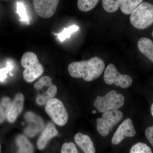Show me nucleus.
Listing matches in <instances>:
<instances>
[{
  "instance_id": "19",
  "label": "nucleus",
  "mask_w": 153,
  "mask_h": 153,
  "mask_svg": "<svg viewBox=\"0 0 153 153\" xmlns=\"http://www.w3.org/2000/svg\"><path fill=\"white\" fill-rule=\"evenodd\" d=\"M99 2L98 0H79L77 1V7L82 12H88L94 8Z\"/></svg>"
},
{
  "instance_id": "25",
  "label": "nucleus",
  "mask_w": 153,
  "mask_h": 153,
  "mask_svg": "<svg viewBox=\"0 0 153 153\" xmlns=\"http://www.w3.org/2000/svg\"><path fill=\"white\" fill-rule=\"evenodd\" d=\"M61 153H78L74 143H65L61 147Z\"/></svg>"
},
{
  "instance_id": "13",
  "label": "nucleus",
  "mask_w": 153,
  "mask_h": 153,
  "mask_svg": "<svg viewBox=\"0 0 153 153\" xmlns=\"http://www.w3.org/2000/svg\"><path fill=\"white\" fill-rule=\"evenodd\" d=\"M74 140L76 144L84 153H96L93 143L87 135L78 133L74 136Z\"/></svg>"
},
{
  "instance_id": "31",
  "label": "nucleus",
  "mask_w": 153,
  "mask_h": 153,
  "mask_svg": "<svg viewBox=\"0 0 153 153\" xmlns=\"http://www.w3.org/2000/svg\"><path fill=\"white\" fill-rule=\"evenodd\" d=\"M152 36H153V33H152Z\"/></svg>"
},
{
  "instance_id": "7",
  "label": "nucleus",
  "mask_w": 153,
  "mask_h": 153,
  "mask_svg": "<svg viewBox=\"0 0 153 153\" xmlns=\"http://www.w3.org/2000/svg\"><path fill=\"white\" fill-rule=\"evenodd\" d=\"M103 79L108 85L114 83L122 88H127L132 83L131 77L127 74H121L118 72L116 67L113 63H110L105 71Z\"/></svg>"
},
{
  "instance_id": "20",
  "label": "nucleus",
  "mask_w": 153,
  "mask_h": 153,
  "mask_svg": "<svg viewBox=\"0 0 153 153\" xmlns=\"http://www.w3.org/2000/svg\"><path fill=\"white\" fill-rule=\"evenodd\" d=\"M122 2V0H103L102 4L105 10L111 13L117 10Z\"/></svg>"
},
{
  "instance_id": "21",
  "label": "nucleus",
  "mask_w": 153,
  "mask_h": 153,
  "mask_svg": "<svg viewBox=\"0 0 153 153\" xmlns=\"http://www.w3.org/2000/svg\"><path fill=\"white\" fill-rule=\"evenodd\" d=\"M78 26L76 25H72L68 28H64L61 33H54L55 36H57L58 40L60 42L65 41L66 38H69L71 37V34L74 32H77L79 30Z\"/></svg>"
},
{
  "instance_id": "9",
  "label": "nucleus",
  "mask_w": 153,
  "mask_h": 153,
  "mask_svg": "<svg viewBox=\"0 0 153 153\" xmlns=\"http://www.w3.org/2000/svg\"><path fill=\"white\" fill-rule=\"evenodd\" d=\"M136 134L131 120L127 118L119 126L112 137L111 142L114 145L119 144L126 137H133Z\"/></svg>"
},
{
  "instance_id": "3",
  "label": "nucleus",
  "mask_w": 153,
  "mask_h": 153,
  "mask_svg": "<svg viewBox=\"0 0 153 153\" xmlns=\"http://www.w3.org/2000/svg\"><path fill=\"white\" fill-rule=\"evenodd\" d=\"M131 23L135 27L143 30L153 24V5L148 2H142L131 14Z\"/></svg>"
},
{
  "instance_id": "12",
  "label": "nucleus",
  "mask_w": 153,
  "mask_h": 153,
  "mask_svg": "<svg viewBox=\"0 0 153 153\" xmlns=\"http://www.w3.org/2000/svg\"><path fill=\"white\" fill-rule=\"evenodd\" d=\"M57 135L58 131L53 124L51 123L47 124L37 141V145L38 149L40 150L44 149L49 141Z\"/></svg>"
},
{
  "instance_id": "16",
  "label": "nucleus",
  "mask_w": 153,
  "mask_h": 153,
  "mask_svg": "<svg viewBox=\"0 0 153 153\" xmlns=\"http://www.w3.org/2000/svg\"><path fill=\"white\" fill-rule=\"evenodd\" d=\"M16 142L19 148L18 153H34L33 145L25 136L18 135L16 139Z\"/></svg>"
},
{
  "instance_id": "22",
  "label": "nucleus",
  "mask_w": 153,
  "mask_h": 153,
  "mask_svg": "<svg viewBox=\"0 0 153 153\" xmlns=\"http://www.w3.org/2000/svg\"><path fill=\"white\" fill-rule=\"evenodd\" d=\"M130 153H152L151 148L144 143H138L132 146Z\"/></svg>"
},
{
  "instance_id": "28",
  "label": "nucleus",
  "mask_w": 153,
  "mask_h": 153,
  "mask_svg": "<svg viewBox=\"0 0 153 153\" xmlns=\"http://www.w3.org/2000/svg\"><path fill=\"white\" fill-rule=\"evenodd\" d=\"M151 113H152V115L153 117V103L152 104V106L151 108Z\"/></svg>"
},
{
  "instance_id": "6",
  "label": "nucleus",
  "mask_w": 153,
  "mask_h": 153,
  "mask_svg": "<svg viewBox=\"0 0 153 153\" xmlns=\"http://www.w3.org/2000/svg\"><path fill=\"white\" fill-rule=\"evenodd\" d=\"M123 117V114L117 110L104 113L101 118L97 119V131L102 137H106L113 128L121 120Z\"/></svg>"
},
{
  "instance_id": "1",
  "label": "nucleus",
  "mask_w": 153,
  "mask_h": 153,
  "mask_svg": "<svg viewBox=\"0 0 153 153\" xmlns=\"http://www.w3.org/2000/svg\"><path fill=\"white\" fill-rule=\"evenodd\" d=\"M105 63L101 58L94 57L88 60L74 62L69 64L68 73L74 78H82L91 81L98 78L104 70Z\"/></svg>"
},
{
  "instance_id": "26",
  "label": "nucleus",
  "mask_w": 153,
  "mask_h": 153,
  "mask_svg": "<svg viewBox=\"0 0 153 153\" xmlns=\"http://www.w3.org/2000/svg\"><path fill=\"white\" fill-rule=\"evenodd\" d=\"M7 66L5 68L0 69V81L3 82L7 78V74L9 71H11L13 68V64L10 62H8Z\"/></svg>"
},
{
  "instance_id": "29",
  "label": "nucleus",
  "mask_w": 153,
  "mask_h": 153,
  "mask_svg": "<svg viewBox=\"0 0 153 153\" xmlns=\"http://www.w3.org/2000/svg\"><path fill=\"white\" fill-rule=\"evenodd\" d=\"M96 112V111L94 110L93 111H92V113H93V114L95 113Z\"/></svg>"
},
{
  "instance_id": "24",
  "label": "nucleus",
  "mask_w": 153,
  "mask_h": 153,
  "mask_svg": "<svg viewBox=\"0 0 153 153\" xmlns=\"http://www.w3.org/2000/svg\"><path fill=\"white\" fill-rule=\"evenodd\" d=\"M16 5L17 13L19 14V16L21 18V21L26 22L27 24H29V18L26 13V9L25 5L22 1H17Z\"/></svg>"
},
{
  "instance_id": "18",
  "label": "nucleus",
  "mask_w": 153,
  "mask_h": 153,
  "mask_svg": "<svg viewBox=\"0 0 153 153\" xmlns=\"http://www.w3.org/2000/svg\"><path fill=\"white\" fill-rule=\"evenodd\" d=\"M11 103V99L8 97H3L1 100L0 102V124L4 122L7 118Z\"/></svg>"
},
{
  "instance_id": "15",
  "label": "nucleus",
  "mask_w": 153,
  "mask_h": 153,
  "mask_svg": "<svg viewBox=\"0 0 153 153\" xmlns=\"http://www.w3.org/2000/svg\"><path fill=\"white\" fill-rule=\"evenodd\" d=\"M57 92V86L52 84L49 86L47 91L44 93L38 94L36 99V103L40 106L46 105L49 100L54 98Z\"/></svg>"
},
{
  "instance_id": "10",
  "label": "nucleus",
  "mask_w": 153,
  "mask_h": 153,
  "mask_svg": "<svg viewBox=\"0 0 153 153\" xmlns=\"http://www.w3.org/2000/svg\"><path fill=\"white\" fill-rule=\"evenodd\" d=\"M25 119L29 125L25 130V133L28 136L33 137L43 130L44 122L40 117L32 111H28L25 114Z\"/></svg>"
},
{
  "instance_id": "30",
  "label": "nucleus",
  "mask_w": 153,
  "mask_h": 153,
  "mask_svg": "<svg viewBox=\"0 0 153 153\" xmlns=\"http://www.w3.org/2000/svg\"><path fill=\"white\" fill-rule=\"evenodd\" d=\"M0 152H1V146H0Z\"/></svg>"
},
{
  "instance_id": "27",
  "label": "nucleus",
  "mask_w": 153,
  "mask_h": 153,
  "mask_svg": "<svg viewBox=\"0 0 153 153\" xmlns=\"http://www.w3.org/2000/svg\"><path fill=\"white\" fill-rule=\"evenodd\" d=\"M145 135L153 147V126L146 128L145 131Z\"/></svg>"
},
{
  "instance_id": "17",
  "label": "nucleus",
  "mask_w": 153,
  "mask_h": 153,
  "mask_svg": "<svg viewBox=\"0 0 153 153\" xmlns=\"http://www.w3.org/2000/svg\"><path fill=\"white\" fill-rule=\"evenodd\" d=\"M143 1L142 0H123L120 5L121 10L124 14L129 15Z\"/></svg>"
},
{
  "instance_id": "2",
  "label": "nucleus",
  "mask_w": 153,
  "mask_h": 153,
  "mask_svg": "<svg viewBox=\"0 0 153 153\" xmlns=\"http://www.w3.org/2000/svg\"><path fill=\"white\" fill-rule=\"evenodd\" d=\"M21 65L25 70L23 75L26 82H32L44 73V67L34 52H25L21 58Z\"/></svg>"
},
{
  "instance_id": "8",
  "label": "nucleus",
  "mask_w": 153,
  "mask_h": 153,
  "mask_svg": "<svg viewBox=\"0 0 153 153\" xmlns=\"http://www.w3.org/2000/svg\"><path fill=\"white\" fill-rule=\"evenodd\" d=\"M59 1L57 0H34L33 2L37 15L41 18L47 19L55 14Z\"/></svg>"
},
{
  "instance_id": "4",
  "label": "nucleus",
  "mask_w": 153,
  "mask_h": 153,
  "mask_svg": "<svg viewBox=\"0 0 153 153\" xmlns=\"http://www.w3.org/2000/svg\"><path fill=\"white\" fill-rule=\"evenodd\" d=\"M125 97L123 94L115 90L111 91L103 96L97 97L94 106L99 112L104 113L117 110L123 105Z\"/></svg>"
},
{
  "instance_id": "23",
  "label": "nucleus",
  "mask_w": 153,
  "mask_h": 153,
  "mask_svg": "<svg viewBox=\"0 0 153 153\" xmlns=\"http://www.w3.org/2000/svg\"><path fill=\"white\" fill-rule=\"evenodd\" d=\"M52 84L51 77L48 76H45L41 77V79L34 84V87L38 91L43 90V88L48 87Z\"/></svg>"
},
{
  "instance_id": "14",
  "label": "nucleus",
  "mask_w": 153,
  "mask_h": 153,
  "mask_svg": "<svg viewBox=\"0 0 153 153\" xmlns=\"http://www.w3.org/2000/svg\"><path fill=\"white\" fill-rule=\"evenodd\" d=\"M140 52L153 62V42L149 38L142 37L138 41Z\"/></svg>"
},
{
  "instance_id": "5",
  "label": "nucleus",
  "mask_w": 153,
  "mask_h": 153,
  "mask_svg": "<svg viewBox=\"0 0 153 153\" xmlns=\"http://www.w3.org/2000/svg\"><path fill=\"white\" fill-rule=\"evenodd\" d=\"M45 111L57 125L62 126L68 120V114L63 102L60 100L53 98L45 105Z\"/></svg>"
},
{
  "instance_id": "11",
  "label": "nucleus",
  "mask_w": 153,
  "mask_h": 153,
  "mask_svg": "<svg viewBox=\"0 0 153 153\" xmlns=\"http://www.w3.org/2000/svg\"><path fill=\"white\" fill-rule=\"evenodd\" d=\"M25 97L22 93H17L11 103L10 110L7 116V120L13 123L16 120L24 108Z\"/></svg>"
}]
</instances>
